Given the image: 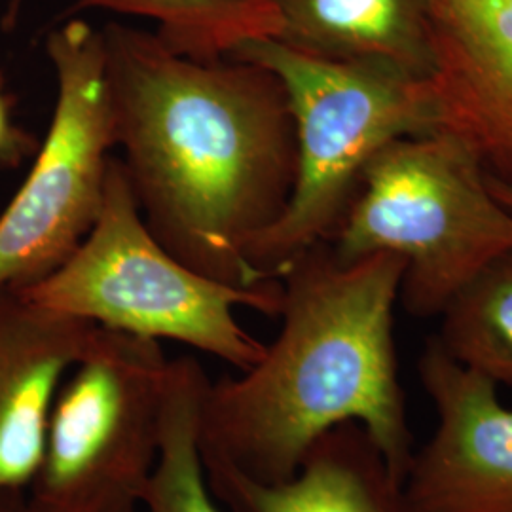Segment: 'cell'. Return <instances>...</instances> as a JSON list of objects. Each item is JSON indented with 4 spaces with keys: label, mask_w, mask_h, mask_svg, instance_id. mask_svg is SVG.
Listing matches in <instances>:
<instances>
[{
    "label": "cell",
    "mask_w": 512,
    "mask_h": 512,
    "mask_svg": "<svg viewBox=\"0 0 512 512\" xmlns=\"http://www.w3.org/2000/svg\"><path fill=\"white\" fill-rule=\"evenodd\" d=\"M101 33L116 147L152 236L220 283H272L245 253L293 194L296 129L281 78L247 59L175 54L124 23Z\"/></svg>",
    "instance_id": "1"
},
{
    "label": "cell",
    "mask_w": 512,
    "mask_h": 512,
    "mask_svg": "<svg viewBox=\"0 0 512 512\" xmlns=\"http://www.w3.org/2000/svg\"><path fill=\"white\" fill-rule=\"evenodd\" d=\"M403 272L399 255L342 260L330 243L300 256L281 277L277 338L203 391V471L285 482L315 440L355 421L404 482L416 450L393 332Z\"/></svg>",
    "instance_id": "2"
},
{
    "label": "cell",
    "mask_w": 512,
    "mask_h": 512,
    "mask_svg": "<svg viewBox=\"0 0 512 512\" xmlns=\"http://www.w3.org/2000/svg\"><path fill=\"white\" fill-rule=\"evenodd\" d=\"M230 57L274 71L293 109V194L245 253L260 281H281L300 256L336 234L368 162L391 141L437 124L425 80L385 65L300 54L274 38L245 42Z\"/></svg>",
    "instance_id": "3"
},
{
    "label": "cell",
    "mask_w": 512,
    "mask_h": 512,
    "mask_svg": "<svg viewBox=\"0 0 512 512\" xmlns=\"http://www.w3.org/2000/svg\"><path fill=\"white\" fill-rule=\"evenodd\" d=\"M329 243L342 260L401 256L399 302L429 319L511 253L512 211L495 198L475 152L435 129L395 139L368 162Z\"/></svg>",
    "instance_id": "4"
},
{
    "label": "cell",
    "mask_w": 512,
    "mask_h": 512,
    "mask_svg": "<svg viewBox=\"0 0 512 512\" xmlns=\"http://www.w3.org/2000/svg\"><path fill=\"white\" fill-rule=\"evenodd\" d=\"M19 291L48 310L156 342L175 340L243 372L266 346L239 325L236 308L275 317L283 287H232L183 264L152 236L126 167L110 158L90 234L54 274Z\"/></svg>",
    "instance_id": "5"
},
{
    "label": "cell",
    "mask_w": 512,
    "mask_h": 512,
    "mask_svg": "<svg viewBox=\"0 0 512 512\" xmlns=\"http://www.w3.org/2000/svg\"><path fill=\"white\" fill-rule=\"evenodd\" d=\"M169 359L99 327L55 397L27 512H139L160 456Z\"/></svg>",
    "instance_id": "6"
},
{
    "label": "cell",
    "mask_w": 512,
    "mask_h": 512,
    "mask_svg": "<svg viewBox=\"0 0 512 512\" xmlns=\"http://www.w3.org/2000/svg\"><path fill=\"white\" fill-rule=\"evenodd\" d=\"M57 80L52 124L25 183L0 215V289L35 285L90 234L105 198L116 135L103 33L69 19L48 35Z\"/></svg>",
    "instance_id": "7"
},
{
    "label": "cell",
    "mask_w": 512,
    "mask_h": 512,
    "mask_svg": "<svg viewBox=\"0 0 512 512\" xmlns=\"http://www.w3.org/2000/svg\"><path fill=\"white\" fill-rule=\"evenodd\" d=\"M418 374L439 421L404 476L414 512H512V408L497 385L437 338L421 351Z\"/></svg>",
    "instance_id": "8"
},
{
    "label": "cell",
    "mask_w": 512,
    "mask_h": 512,
    "mask_svg": "<svg viewBox=\"0 0 512 512\" xmlns=\"http://www.w3.org/2000/svg\"><path fill=\"white\" fill-rule=\"evenodd\" d=\"M435 124L512 186V0H429Z\"/></svg>",
    "instance_id": "9"
},
{
    "label": "cell",
    "mask_w": 512,
    "mask_h": 512,
    "mask_svg": "<svg viewBox=\"0 0 512 512\" xmlns=\"http://www.w3.org/2000/svg\"><path fill=\"white\" fill-rule=\"evenodd\" d=\"M99 327L0 289V488L27 494L44 452L65 376L92 349Z\"/></svg>",
    "instance_id": "10"
},
{
    "label": "cell",
    "mask_w": 512,
    "mask_h": 512,
    "mask_svg": "<svg viewBox=\"0 0 512 512\" xmlns=\"http://www.w3.org/2000/svg\"><path fill=\"white\" fill-rule=\"evenodd\" d=\"M213 497L236 512H414L404 482L361 423L315 440L298 471L264 484L230 469L205 471Z\"/></svg>",
    "instance_id": "11"
},
{
    "label": "cell",
    "mask_w": 512,
    "mask_h": 512,
    "mask_svg": "<svg viewBox=\"0 0 512 512\" xmlns=\"http://www.w3.org/2000/svg\"><path fill=\"white\" fill-rule=\"evenodd\" d=\"M281 23L274 40L300 54L363 61L427 78L429 0H268Z\"/></svg>",
    "instance_id": "12"
},
{
    "label": "cell",
    "mask_w": 512,
    "mask_h": 512,
    "mask_svg": "<svg viewBox=\"0 0 512 512\" xmlns=\"http://www.w3.org/2000/svg\"><path fill=\"white\" fill-rule=\"evenodd\" d=\"M84 10L154 19L165 46L196 61L230 57L241 44L277 38L281 29L268 0H76L65 16Z\"/></svg>",
    "instance_id": "13"
},
{
    "label": "cell",
    "mask_w": 512,
    "mask_h": 512,
    "mask_svg": "<svg viewBox=\"0 0 512 512\" xmlns=\"http://www.w3.org/2000/svg\"><path fill=\"white\" fill-rule=\"evenodd\" d=\"M209 382L196 359H169L160 456L143 495L147 512H236L220 509L203 471L198 418Z\"/></svg>",
    "instance_id": "14"
},
{
    "label": "cell",
    "mask_w": 512,
    "mask_h": 512,
    "mask_svg": "<svg viewBox=\"0 0 512 512\" xmlns=\"http://www.w3.org/2000/svg\"><path fill=\"white\" fill-rule=\"evenodd\" d=\"M439 317L435 338L454 361L512 389V251L473 277Z\"/></svg>",
    "instance_id": "15"
},
{
    "label": "cell",
    "mask_w": 512,
    "mask_h": 512,
    "mask_svg": "<svg viewBox=\"0 0 512 512\" xmlns=\"http://www.w3.org/2000/svg\"><path fill=\"white\" fill-rule=\"evenodd\" d=\"M4 82L0 71V167H16L38 148L35 139L14 122L12 101Z\"/></svg>",
    "instance_id": "16"
},
{
    "label": "cell",
    "mask_w": 512,
    "mask_h": 512,
    "mask_svg": "<svg viewBox=\"0 0 512 512\" xmlns=\"http://www.w3.org/2000/svg\"><path fill=\"white\" fill-rule=\"evenodd\" d=\"M0 512H27L25 494H16L0 488Z\"/></svg>",
    "instance_id": "17"
},
{
    "label": "cell",
    "mask_w": 512,
    "mask_h": 512,
    "mask_svg": "<svg viewBox=\"0 0 512 512\" xmlns=\"http://www.w3.org/2000/svg\"><path fill=\"white\" fill-rule=\"evenodd\" d=\"M488 184H490V190L494 192L495 198L512 211V186L497 183L492 177H488Z\"/></svg>",
    "instance_id": "18"
},
{
    "label": "cell",
    "mask_w": 512,
    "mask_h": 512,
    "mask_svg": "<svg viewBox=\"0 0 512 512\" xmlns=\"http://www.w3.org/2000/svg\"><path fill=\"white\" fill-rule=\"evenodd\" d=\"M23 2H25V0H10V2H8V8H6L4 18H2V27H4L6 31H10V29L16 25L19 14H21Z\"/></svg>",
    "instance_id": "19"
}]
</instances>
